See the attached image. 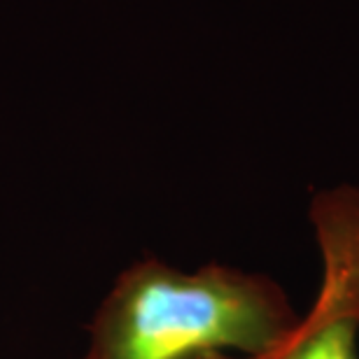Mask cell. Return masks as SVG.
<instances>
[{
	"mask_svg": "<svg viewBox=\"0 0 359 359\" xmlns=\"http://www.w3.org/2000/svg\"><path fill=\"white\" fill-rule=\"evenodd\" d=\"M283 290L229 266L180 271L159 259L117 276L89 322L82 359H219L222 350L273 357L297 334Z\"/></svg>",
	"mask_w": 359,
	"mask_h": 359,
	"instance_id": "6da1fadb",
	"label": "cell"
},
{
	"mask_svg": "<svg viewBox=\"0 0 359 359\" xmlns=\"http://www.w3.org/2000/svg\"><path fill=\"white\" fill-rule=\"evenodd\" d=\"M315 219L327 245V287L292 341L276 359H359L355 332L359 325V194L334 191L318 198Z\"/></svg>",
	"mask_w": 359,
	"mask_h": 359,
	"instance_id": "7a4b0ae2",
	"label": "cell"
}]
</instances>
